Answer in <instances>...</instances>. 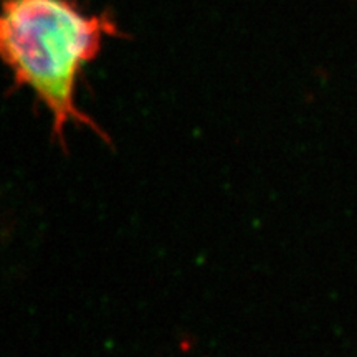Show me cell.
<instances>
[{
  "instance_id": "obj_1",
  "label": "cell",
  "mask_w": 357,
  "mask_h": 357,
  "mask_svg": "<svg viewBox=\"0 0 357 357\" xmlns=\"http://www.w3.org/2000/svg\"><path fill=\"white\" fill-rule=\"evenodd\" d=\"M119 30L108 13H88L75 0H3L0 60L17 86L32 89L52 116V137L66 147V128L84 126L109 141L77 102L79 73Z\"/></svg>"
}]
</instances>
